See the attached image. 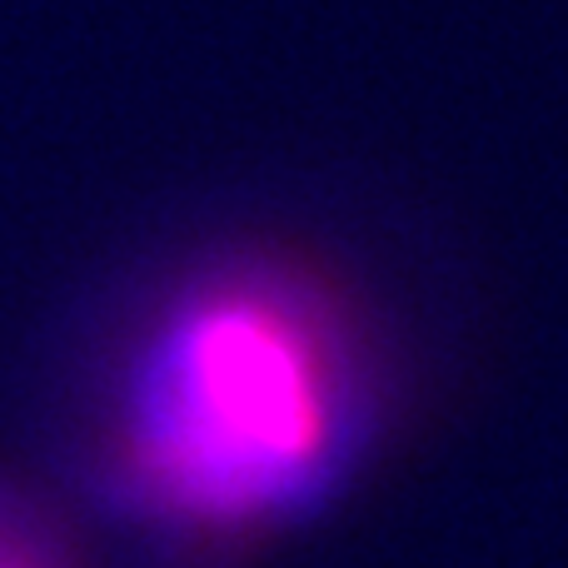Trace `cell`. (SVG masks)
I'll return each mask as SVG.
<instances>
[{
  "mask_svg": "<svg viewBox=\"0 0 568 568\" xmlns=\"http://www.w3.org/2000/svg\"><path fill=\"white\" fill-rule=\"evenodd\" d=\"M399 389V354L349 275L290 245L225 250L170 284L120 354L110 489L185 539H255L369 459Z\"/></svg>",
  "mask_w": 568,
  "mask_h": 568,
  "instance_id": "cell-1",
  "label": "cell"
}]
</instances>
